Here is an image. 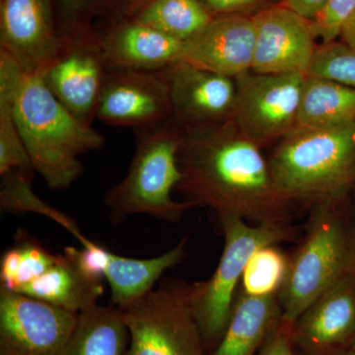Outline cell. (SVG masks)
Returning <instances> with one entry per match:
<instances>
[{"label": "cell", "mask_w": 355, "mask_h": 355, "mask_svg": "<svg viewBox=\"0 0 355 355\" xmlns=\"http://www.w3.org/2000/svg\"><path fill=\"white\" fill-rule=\"evenodd\" d=\"M355 9V0H330L319 15L310 21L313 33L322 43L336 41L343 21Z\"/></svg>", "instance_id": "f546056e"}, {"label": "cell", "mask_w": 355, "mask_h": 355, "mask_svg": "<svg viewBox=\"0 0 355 355\" xmlns=\"http://www.w3.org/2000/svg\"><path fill=\"white\" fill-rule=\"evenodd\" d=\"M258 355H297L289 328L280 323L268 336Z\"/></svg>", "instance_id": "1f68e13d"}, {"label": "cell", "mask_w": 355, "mask_h": 355, "mask_svg": "<svg viewBox=\"0 0 355 355\" xmlns=\"http://www.w3.org/2000/svg\"><path fill=\"white\" fill-rule=\"evenodd\" d=\"M14 170L35 172L14 119L10 98L0 94V176Z\"/></svg>", "instance_id": "4316f807"}, {"label": "cell", "mask_w": 355, "mask_h": 355, "mask_svg": "<svg viewBox=\"0 0 355 355\" xmlns=\"http://www.w3.org/2000/svg\"><path fill=\"white\" fill-rule=\"evenodd\" d=\"M331 355H355V352L352 347H345V349L338 350L335 354Z\"/></svg>", "instance_id": "74e56055"}, {"label": "cell", "mask_w": 355, "mask_h": 355, "mask_svg": "<svg viewBox=\"0 0 355 355\" xmlns=\"http://www.w3.org/2000/svg\"><path fill=\"white\" fill-rule=\"evenodd\" d=\"M58 31L74 36L96 29L105 14V0H51Z\"/></svg>", "instance_id": "83f0119b"}, {"label": "cell", "mask_w": 355, "mask_h": 355, "mask_svg": "<svg viewBox=\"0 0 355 355\" xmlns=\"http://www.w3.org/2000/svg\"><path fill=\"white\" fill-rule=\"evenodd\" d=\"M162 72L169 86L170 121L180 130L216 127L232 120L237 95L234 78L184 60Z\"/></svg>", "instance_id": "7c38bea8"}, {"label": "cell", "mask_w": 355, "mask_h": 355, "mask_svg": "<svg viewBox=\"0 0 355 355\" xmlns=\"http://www.w3.org/2000/svg\"><path fill=\"white\" fill-rule=\"evenodd\" d=\"M60 42L51 0H0V51L26 73H40Z\"/></svg>", "instance_id": "5bb4252c"}, {"label": "cell", "mask_w": 355, "mask_h": 355, "mask_svg": "<svg viewBox=\"0 0 355 355\" xmlns=\"http://www.w3.org/2000/svg\"><path fill=\"white\" fill-rule=\"evenodd\" d=\"M350 198H335L310 207L304 237L289 257L277 298L282 324L291 329L317 298L349 268Z\"/></svg>", "instance_id": "277c9868"}, {"label": "cell", "mask_w": 355, "mask_h": 355, "mask_svg": "<svg viewBox=\"0 0 355 355\" xmlns=\"http://www.w3.org/2000/svg\"><path fill=\"white\" fill-rule=\"evenodd\" d=\"M347 273L355 282V191L350 198L349 254Z\"/></svg>", "instance_id": "d590c367"}, {"label": "cell", "mask_w": 355, "mask_h": 355, "mask_svg": "<svg viewBox=\"0 0 355 355\" xmlns=\"http://www.w3.org/2000/svg\"><path fill=\"white\" fill-rule=\"evenodd\" d=\"M149 0H105V14L103 23H113L127 20L148 2Z\"/></svg>", "instance_id": "d6a6232c"}, {"label": "cell", "mask_w": 355, "mask_h": 355, "mask_svg": "<svg viewBox=\"0 0 355 355\" xmlns=\"http://www.w3.org/2000/svg\"><path fill=\"white\" fill-rule=\"evenodd\" d=\"M277 246L263 247L254 253L243 273L240 291L253 296L279 293L286 279L289 257Z\"/></svg>", "instance_id": "d4e9b609"}, {"label": "cell", "mask_w": 355, "mask_h": 355, "mask_svg": "<svg viewBox=\"0 0 355 355\" xmlns=\"http://www.w3.org/2000/svg\"><path fill=\"white\" fill-rule=\"evenodd\" d=\"M354 120V88L305 74L296 127L333 128Z\"/></svg>", "instance_id": "7402d4cb"}, {"label": "cell", "mask_w": 355, "mask_h": 355, "mask_svg": "<svg viewBox=\"0 0 355 355\" xmlns=\"http://www.w3.org/2000/svg\"><path fill=\"white\" fill-rule=\"evenodd\" d=\"M254 41L253 15L216 16L184 43L181 60L235 79L251 71Z\"/></svg>", "instance_id": "2e32d148"}, {"label": "cell", "mask_w": 355, "mask_h": 355, "mask_svg": "<svg viewBox=\"0 0 355 355\" xmlns=\"http://www.w3.org/2000/svg\"><path fill=\"white\" fill-rule=\"evenodd\" d=\"M107 73L101 36L96 27L84 34L62 36L57 53L38 74L70 113L92 127Z\"/></svg>", "instance_id": "9c48e42d"}, {"label": "cell", "mask_w": 355, "mask_h": 355, "mask_svg": "<svg viewBox=\"0 0 355 355\" xmlns=\"http://www.w3.org/2000/svg\"><path fill=\"white\" fill-rule=\"evenodd\" d=\"M306 74L355 89V50L338 40L318 44Z\"/></svg>", "instance_id": "484cf974"}, {"label": "cell", "mask_w": 355, "mask_h": 355, "mask_svg": "<svg viewBox=\"0 0 355 355\" xmlns=\"http://www.w3.org/2000/svg\"><path fill=\"white\" fill-rule=\"evenodd\" d=\"M79 314L0 287V355H58Z\"/></svg>", "instance_id": "30bf717a"}, {"label": "cell", "mask_w": 355, "mask_h": 355, "mask_svg": "<svg viewBox=\"0 0 355 355\" xmlns=\"http://www.w3.org/2000/svg\"><path fill=\"white\" fill-rule=\"evenodd\" d=\"M350 347H352V349L355 352V338L354 340H352V345H350Z\"/></svg>", "instance_id": "f35d334b"}, {"label": "cell", "mask_w": 355, "mask_h": 355, "mask_svg": "<svg viewBox=\"0 0 355 355\" xmlns=\"http://www.w3.org/2000/svg\"><path fill=\"white\" fill-rule=\"evenodd\" d=\"M110 69L161 71L180 62L184 42L132 20L98 26Z\"/></svg>", "instance_id": "e0dca14e"}, {"label": "cell", "mask_w": 355, "mask_h": 355, "mask_svg": "<svg viewBox=\"0 0 355 355\" xmlns=\"http://www.w3.org/2000/svg\"><path fill=\"white\" fill-rule=\"evenodd\" d=\"M33 174L14 170L2 175L0 188V207L3 211L23 214L34 212L49 217L69 231L76 239L83 235L76 222L55 207H51L33 191L31 186Z\"/></svg>", "instance_id": "cb8c5ba5"}, {"label": "cell", "mask_w": 355, "mask_h": 355, "mask_svg": "<svg viewBox=\"0 0 355 355\" xmlns=\"http://www.w3.org/2000/svg\"><path fill=\"white\" fill-rule=\"evenodd\" d=\"M295 349L305 355H331L355 338V282L347 273L324 291L289 329Z\"/></svg>", "instance_id": "9a60e30c"}, {"label": "cell", "mask_w": 355, "mask_h": 355, "mask_svg": "<svg viewBox=\"0 0 355 355\" xmlns=\"http://www.w3.org/2000/svg\"><path fill=\"white\" fill-rule=\"evenodd\" d=\"M214 17L202 0H149L127 20L149 26L186 43Z\"/></svg>", "instance_id": "603a6c76"}, {"label": "cell", "mask_w": 355, "mask_h": 355, "mask_svg": "<svg viewBox=\"0 0 355 355\" xmlns=\"http://www.w3.org/2000/svg\"><path fill=\"white\" fill-rule=\"evenodd\" d=\"M19 248L21 261L18 272V288L29 284L46 272L58 259V254H51L34 237L19 229L15 235V243Z\"/></svg>", "instance_id": "f1b7e54d"}, {"label": "cell", "mask_w": 355, "mask_h": 355, "mask_svg": "<svg viewBox=\"0 0 355 355\" xmlns=\"http://www.w3.org/2000/svg\"><path fill=\"white\" fill-rule=\"evenodd\" d=\"M330 0H282V6L295 11L305 19L312 21L324 10Z\"/></svg>", "instance_id": "e575fe53"}, {"label": "cell", "mask_w": 355, "mask_h": 355, "mask_svg": "<svg viewBox=\"0 0 355 355\" xmlns=\"http://www.w3.org/2000/svg\"><path fill=\"white\" fill-rule=\"evenodd\" d=\"M190 286L165 279L157 288L119 308L128 333L125 355H207Z\"/></svg>", "instance_id": "52a82bcc"}, {"label": "cell", "mask_w": 355, "mask_h": 355, "mask_svg": "<svg viewBox=\"0 0 355 355\" xmlns=\"http://www.w3.org/2000/svg\"><path fill=\"white\" fill-rule=\"evenodd\" d=\"M256 27L252 71L307 73L318 44L309 20L288 7H266L253 15Z\"/></svg>", "instance_id": "4fadbf2b"}, {"label": "cell", "mask_w": 355, "mask_h": 355, "mask_svg": "<svg viewBox=\"0 0 355 355\" xmlns=\"http://www.w3.org/2000/svg\"><path fill=\"white\" fill-rule=\"evenodd\" d=\"M133 132L135 150L127 175L104 198L110 220L119 225L128 217L146 214L176 223L193 209L173 198L182 180L178 157L181 130L168 121Z\"/></svg>", "instance_id": "5b68a950"}, {"label": "cell", "mask_w": 355, "mask_h": 355, "mask_svg": "<svg viewBox=\"0 0 355 355\" xmlns=\"http://www.w3.org/2000/svg\"><path fill=\"white\" fill-rule=\"evenodd\" d=\"M280 323L277 294L248 295L238 288L227 328L209 355H258Z\"/></svg>", "instance_id": "ac0fdd59"}, {"label": "cell", "mask_w": 355, "mask_h": 355, "mask_svg": "<svg viewBox=\"0 0 355 355\" xmlns=\"http://www.w3.org/2000/svg\"><path fill=\"white\" fill-rule=\"evenodd\" d=\"M16 292L80 314L99 305L104 286L79 268L67 247L46 272Z\"/></svg>", "instance_id": "d6986e66"}, {"label": "cell", "mask_w": 355, "mask_h": 355, "mask_svg": "<svg viewBox=\"0 0 355 355\" xmlns=\"http://www.w3.org/2000/svg\"><path fill=\"white\" fill-rule=\"evenodd\" d=\"M176 191L191 207L217 217L235 216L254 224H289L294 205L280 195L261 147L232 121L216 127L181 130Z\"/></svg>", "instance_id": "6da1fadb"}, {"label": "cell", "mask_w": 355, "mask_h": 355, "mask_svg": "<svg viewBox=\"0 0 355 355\" xmlns=\"http://www.w3.org/2000/svg\"><path fill=\"white\" fill-rule=\"evenodd\" d=\"M96 120L133 130L171 120L169 86L162 70L110 69L98 102Z\"/></svg>", "instance_id": "8fae6325"}, {"label": "cell", "mask_w": 355, "mask_h": 355, "mask_svg": "<svg viewBox=\"0 0 355 355\" xmlns=\"http://www.w3.org/2000/svg\"><path fill=\"white\" fill-rule=\"evenodd\" d=\"M305 74L249 71L235 78L237 95L232 121L247 139L263 148L297 125Z\"/></svg>", "instance_id": "ba28073f"}, {"label": "cell", "mask_w": 355, "mask_h": 355, "mask_svg": "<svg viewBox=\"0 0 355 355\" xmlns=\"http://www.w3.org/2000/svg\"><path fill=\"white\" fill-rule=\"evenodd\" d=\"M224 235L220 261L209 279L190 286L191 308L207 354L216 349L227 328L243 273L252 257L266 246L292 241L296 228L291 224L249 223L239 216H218Z\"/></svg>", "instance_id": "8992f818"}, {"label": "cell", "mask_w": 355, "mask_h": 355, "mask_svg": "<svg viewBox=\"0 0 355 355\" xmlns=\"http://www.w3.org/2000/svg\"><path fill=\"white\" fill-rule=\"evenodd\" d=\"M268 163L280 195L294 205L349 198L355 191V120L295 127L277 142Z\"/></svg>", "instance_id": "3957f363"}, {"label": "cell", "mask_w": 355, "mask_h": 355, "mask_svg": "<svg viewBox=\"0 0 355 355\" xmlns=\"http://www.w3.org/2000/svg\"><path fill=\"white\" fill-rule=\"evenodd\" d=\"M20 261L21 253L17 245L14 244V246L2 254L0 261V287L11 291H17Z\"/></svg>", "instance_id": "4dcf8cb0"}, {"label": "cell", "mask_w": 355, "mask_h": 355, "mask_svg": "<svg viewBox=\"0 0 355 355\" xmlns=\"http://www.w3.org/2000/svg\"><path fill=\"white\" fill-rule=\"evenodd\" d=\"M188 237L169 251L150 259H135L112 253L105 279L111 288L110 304L121 308L154 289L156 282L187 256Z\"/></svg>", "instance_id": "ffe728a7"}, {"label": "cell", "mask_w": 355, "mask_h": 355, "mask_svg": "<svg viewBox=\"0 0 355 355\" xmlns=\"http://www.w3.org/2000/svg\"><path fill=\"white\" fill-rule=\"evenodd\" d=\"M127 326L116 306L97 305L80 313L76 329L58 355H125Z\"/></svg>", "instance_id": "44dd1931"}, {"label": "cell", "mask_w": 355, "mask_h": 355, "mask_svg": "<svg viewBox=\"0 0 355 355\" xmlns=\"http://www.w3.org/2000/svg\"><path fill=\"white\" fill-rule=\"evenodd\" d=\"M0 93L10 98L13 116L33 169L51 191H64L84 172L80 157L99 150L105 139L84 125L46 87L12 60L0 62Z\"/></svg>", "instance_id": "7a4b0ae2"}, {"label": "cell", "mask_w": 355, "mask_h": 355, "mask_svg": "<svg viewBox=\"0 0 355 355\" xmlns=\"http://www.w3.org/2000/svg\"><path fill=\"white\" fill-rule=\"evenodd\" d=\"M214 16L245 14L265 0H202Z\"/></svg>", "instance_id": "836d02e7"}, {"label": "cell", "mask_w": 355, "mask_h": 355, "mask_svg": "<svg viewBox=\"0 0 355 355\" xmlns=\"http://www.w3.org/2000/svg\"><path fill=\"white\" fill-rule=\"evenodd\" d=\"M338 40L355 50V9L340 26Z\"/></svg>", "instance_id": "8d00e7d4"}]
</instances>
